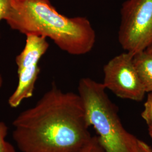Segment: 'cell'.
<instances>
[{
	"label": "cell",
	"mask_w": 152,
	"mask_h": 152,
	"mask_svg": "<svg viewBox=\"0 0 152 152\" xmlns=\"http://www.w3.org/2000/svg\"><path fill=\"white\" fill-rule=\"evenodd\" d=\"M144 108L141 113V117L146 122L148 126L152 124V92H149Z\"/></svg>",
	"instance_id": "cell-10"
},
{
	"label": "cell",
	"mask_w": 152,
	"mask_h": 152,
	"mask_svg": "<svg viewBox=\"0 0 152 152\" xmlns=\"http://www.w3.org/2000/svg\"><path fill=\"white\" fill-rule=\"evenodd\" d=\"M78 90L88 124L96 131L105 152H139V139L125 129L103 83L82 78Z\"/></svg>",
	"instance_id": "cell-3"
},
{
	"label": "cell",
	"mask_w": 152,
	"mask_h": 152,
	"mask_svg": "<svg viewBox=\"0 0 152 152\" xmlns=\"http://www.w3.org/2000/svg\"><path fill=\"white\" fill-rule=\"evenodd\" d=\"M12 125L13 139L22 152H79L92 137L79 94L54 85Z\"/></svg>",
	"instance_id": "cell-1"
},
{
	"label": "cell",
	"mask_w": 152,
	"mask_h": 152,
	"mask_svg": "<svg viewBox=\"0 0 152 152\" xmlns=\"http://www.w3.org/2000/svg\"><path fill=\"white\" fill-rule=\"evenodd\" d=\"M12 0H0V22L6 20L11 11Z\"/></svg>",
	"instance_id": "cell-11"
},
{
	"label": "cell",
	"mask_w": 152,
	"mask_h": 152,
	"mask_svg": "<svg viewBox=\"0 0 152 152\" xmlns=\"http://www.w3.org/2000/svg\"><path fill=\"white\" fill-rule=\"evenodd\" d=\"M79 152H106L98 139V136H92L91 139Z\"/></svg>",
	"instance_id": "cell-9"
},
{
	"label": "cell",
	"mask_w": 152,
	"mask_h": 152,
	"mask_svg": "<svg viewBox=\"0 0 152 152\" xmlns=\"http://www.w3.org/2000/svg\"><path fill=\"white\" fill-rule=\"evenodd\" d=\"M146 51H147V52H148L149 53H150V54H151L152 55V45L146 50Z\"/></svg>",
	"instance_id": "cell-14"
},
{
	"label": "cell",
	"mask_w": 152,
	"mask_h": 152,
	"mask_svg": "<svg viewBox=\"0 0 152 152\" xmlns=\"http://www.w3.org/2000/svg\"><path fill=\"white\" fill-rule=\"evenodd\" d=\"M134 63L146 92H152V55L144 51L134 55Z\"/></svg>",
	"instance_id": "cell-7"
},
{
	"label": "cell",
	"mask_w": 152,
	"mask_h": 152,
	"mask_svg": "<svg viewBox=\"0 0 152 152\" xmlns=\"http://www.w3.org/2000/svg\"><path fill=\"white\" fill-rule=\"evenodd\" d=\"M134 55L125 51L104 66L103 84L117 96L141 102L147 93L134 63Z\"/></svg>",
	"instance_id": "cell-6"
},
{
	"label": "cell",
	"mask_w": 152,
	"mask_h": 152,
	"mask_svg": "<svg viewBox=\"0 0 152 152\" xmlns=\"http://www.w3.org/2000/svg\"><path fill=\"white\" fill-rule=\"evenodd\" d=\"M11 5L5 20L13 30L50 38L72 55L86 54L95 44L96 33L87 18L62 15L50 0H12Z\"/></svg>",
	"instance_id": "cell-2"
},
{
	"label": "cell",
	"mask_w": 152,
	"mask_h": 152,
	"mask_svg": "<svg viewBox=\"0 0 152 152\" xmlns=\"http://www.w3.org/2000/svg\"><path fill=\"white\" fill-rule=\"evenodd\" d=\"M46 38L34 35L26 36V44L15 59L18 83L8 100L11 108H16L26 99L33 96L40 73L38 63L49 49Z\"/></svg>",
	"instance_id": "cell-5"
},
{
	"label": "cell",
	"mask_w": 152,
	"mask_h": 152,
	"mask_svg": "<svg viewBox=\"0 0 152 152\" xmlns=\"http://www.w3.org/2000/svg\"><path fill=\"white\" fill-rule=\"evenodd\" d=\"M148 131H149V134L152 139V124L148 126Z\"/></svg>",
	"instance_id": "cell-13"
},
{
	"label": "cell",
	"mask_w": 152,
	"mask_h": 152,
	"mask_svg": "<svg viewBox=\"0 0 152 152\" xmlns=\"http://www.w3.org/2000/svg\"><path fill=\"white\" fill-rule=\"evenodd\" d=\"M3 80L0 75V88L2 85ZM7 128L5 124L0 121V152H16L11 144L6 141Z\"/></svg>",
	"instance_id": "cell-8"
},
{
	"label": "cell",
	"mask_w": 152,
	"mask_h": 152,
	"mask_svg": "<svg viewBox=\"0 0 152 152\" xmlns=\"http://www.w3.org/2000/svg\"><path fill=\"white\" fill-rule=\"evenodd\" d=\"M139 152H152V148L144 141L139 139Z\"/></svg>",
	"instance_id": "cell-12"
},
{
	"label": "cell",
	"mask_w": 152,
	"mask_h": 152,
	"mask_svg": "<svg viewBox=\"0 0 152 152\" xmlns=\"http://www.w3.org/2000/svg\"><path fill=\"white\" fill-rule=\"evenodd\" d=\"M118 35L122 48L134 55L152 45V0L125 1Z\"/></svg>",
	"instance_id": "cell-4"
}]
</instances>
